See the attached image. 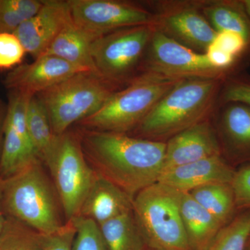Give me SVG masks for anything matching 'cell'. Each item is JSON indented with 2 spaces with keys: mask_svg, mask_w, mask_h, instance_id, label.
Listing matches in <instances>:
<instances>
[{
  "mask_svg": "<svg viewBox=\"0 0 250 250\" xmlns=\"http://www.w3.org/2000/svg\"><path fill=\"white\" fill-rule=\"evenodd\" d=\"M6 109L3 107L0 103V154H1V147H2L3 134H4V126L5 118H6Z\"/></svg>",
  "mask_w": 250,
  "mask_h": 250,
  "instance_id": "836d02e7",
  "label": "cell"
},
{
  "mask_svg": "<svg viewBox=\"0 0 250 250\" xmlns=\"http://www.w3.org/2000/svg\"><path fill=\"white\" fill-rule=\"evenodd\" d=\"M71 222L76 229L72 250H108L99 225L95 221L78 216Z\"/></svg>",
  "mask_w": 250,
  "mask_h": 250,
  "instance_id": "f1b7e54d",
  "label": "cell"
},
{
  "mask_svg": "<svg viewBox=\"0 0 250 250\" xmlns=\"http://www.w3.org/2000/svg\"><path fill=\"white\" fill-rule=\"evenodd\" d=\"M179 81L154 74H140L80 124L85 129L128 134L139 126Z\"/></svg>",
  "mask_w": 250,
  "mask_h": 250,
  "instance_id": "277c9868",
  "label": "cell"
},
{
  "mask_svg": "<svg viewBox=\"0 0 250 250\" xmlns=\"http://www.w3.org/2000/svg\"><path fill=\"white\" fill-rule=\"evenodd\" d=\"M180 195L157 182L134 197L133 213L149 249L190 250L181 218Z\"/></svg>",
  "mask_w": 250,
  "mask_h": 250,
  "instance_id": "8992f818",
  "label": "cell"
},
{
  "mask_svg": "<svg viewBox=\"0 0 250 250\" xmlns=\"http://www.w3.org/2000/svg\"><path fill=\"white\" fill-rule=\"evenodd\" d=\"M213 117L222 154L233 161L250 159V107L229 103L217 107Z\"/></svg>",
  "mask_w": 250,
  "mask_h": 250,
  "instance_id": "2e32d148",
  "label": "cell"
},
{
  "mask_svg": "<svg viewBox=\"0 0 250 250\" xmlns=\"http://www.w3.org/2000/svg\"><path fill=\"white\" fill-rule=\"evenodd\" d=\"M236 170L223 155L212 156L163 172L159 183L179 192L215 183H232Z\"/></svg>",
  "mask_w": 250,
  "mask_h": 250,
  "instance_id": "e0dca14e",
  "label": "cell"
},
{
  "mask_svg": "<svg viewBox=\"0 0 250 250\" xmlns=\"http://www.w3.org/2000/svg\"><path fill=\"white\" fill-rule=\"evenodd\" d=\"M133 200L119 187L98 174L82 204L79 216L90 219L100 225L133 211Z\"/></svg>",
  "mask_w": 250,
  "mask_h": 250,
  "instance_id": "ac0fdd59",
  "label": "cell"
},
{
  "mask_svg": "<svg viewBox=\"0 0 250 250\" xmlns=\"http://www.w3.org/2000/svg\"><path fill=\"white\" fill-rule=\"evenodd\" d=\"M26 122L28 132L41 161H43L52 147L54 134L47 110L36 95L28 104Z\"/></svg>",
  "mask_w": 250,
  "mask_h": 250,
  "instance_id": "cb8c5ba5",
  "label": "cell"
},
{
  "mask_svg": "<svg viewBox=\"0 0 250 250\" xmlns=\"http://www.w3.org/2000/svg\"><path fill=\"white\" fill-rule=\"evenodd\" d=\"M6 108L2 147L0 154V179L9 178L41 161L28 132L26 115L33 95L11 91Z\"/></svg>",
  "mask_w": 250,
  "mask_h": 250,
  "instance_id": "7c38bea8",
  "label": "cell"
},
{
  "mask_svg": "<svg viewBox=\"0 0 250 250\" xmlns=\"http://www.w3.org/2000/svg\"><path fill=\"white\" fill-rule=\"evenodd\" d=\"M117 90L97 74L83 72L36 96L47 110L54 134L61 135L96 113Z\"/></svg>",
  "mask_w": 250,
  "mask_h": 250,
  "instance_id": "5b68a950",
  "label": "cell"
},
{
  "mask_svg": "<svg viewBox=\"0 0 250 250\" xmlns=\"http://www.w3.org/2000/svg\"><path fill=\"white\" fill-rule=\"evenodd\" d=\"M156 25L125 28L97 38L91 55L99 76L118 89L140 75Z\"/></svg>",
  "mask_w": 250,
  "mask_h": 250,
  "instance_id": "ba28073f",
  "label": "cell"
},
{
  "mask_svg": "<svg viewBox=\"0 0 250 250\" xmlns=\"http://www.w3.org/2000/svg\"><path fill=\"white\" fill-rule=\"evenodd\" d=\"M250 236V209L241 210L221 229L206 250H246Z\"/></svg>",
  "mask_w": 250,
  "mask_h": 250,
  "instance_id": "484cf974",
  "label": "cell"
},
{
  "mask_svg": "<svg viewBox=\"0 0 250 250\" xmlns=\"http://www.w3.org/2000/svg\"><path fill=\"white\" fill-rule=\"evenodd\" d=\"M76 229L71 221L66 222L57 232L42 235L45 250H72Z\"/></svg>",
  "mask_w": 250,
  "mask_h": 250,
  "instance_id": "d6a6232c",
  "label": "cell"
},
{
  "mask_svg": "<svg viewBox=\"0 0 250 250\" xmlns=\"http://www.w3.org/2000/svg\"><path fill=\"white\" fill-rule=\"evenodd\" d=\"M225 79L179 81L134 130L135 136L166 143L188 128L212 118Z\"/></svg>",
  "mask_w": 250,
  "mask_h": 250,
  "instance_id": "7a4b0ae2",
  "label": "cell"
},
{
  "mask_svg": "<svg viewBox=\"0 0 250 250\" xmlns=\"http://www.w3.org/2000/svg\"><path fill=\"white\" fill-rule=\"evenodd\" d=\"M97 38L77 27L72 20L42 55L58 57L85 71L97 74L91 55L92 43Z\"/></svg>",
  "mask_w": 250,
  "mask_h": 250,
  "instance_id": "d6986e66",
  "label": "cell"
},
{
  "mask_svg": "<svg viewBox=\"0 0 250 250\" xmlns=\"http://www.w3.org/2000/svg\"><path fill=\"white\" fill-rule=\"evenodd\" d=\"M151 73L170 80L225 79L228 74L215 68L205 54L188 48L156 28L140 74Z\"/></svg>",
  "mask_w": 250,
  "mask_h": 250,
  "instance_id": "9c48e42d",
  "label": "cell"
},
{
  "mask_svg": "<svg viewBox=\"0 0 250 250\" xmlns=\"http://www.w3.org/2000/svg\"><path fill=\"white\" fill-rule=\"evenodd\" d=\"M67 2L72 22L98 38L125 28L157 24L154 10L138 3L118 0H69Z\"/></svg>",
  "mask_w": 250,
  "mask_h": 250,
  "instance_id": "30bf717a",
  "label": "cell"
},
{
  "mask_svg": "<svg viewBox=\"0 0 250 250\" xmlns=\"http://www.w3.org/2000/svg\"><path fill=\"white\" fill-rule=\"evenodd\" d=\"M147 250H156L149 249V248H148V249Z\"/></svg>",
  "mask_w": 250,
  "mask_h": 250,
  "instance_id": "74e56055",
  "label": "cell"
},
{
  "mask_svg": "<svg viewBox=\"0 0 250 250\" xmlns=\"http://www.w3.org/2000/svg\"><path fill=\"white\" fill-rule=\"evenodd\" d=\"M181 218L190 250H206L223 228L189 192H181Z\"/></svg>",
  "mask_w": 250,
  "mask_h": 250,
  "instance_id": "ffe728a7",
  "label": "cell"
},
{
  "mask_svg": "<svg viewBox=\"0 0 250 250\" xmlns=\"http://www.w3.org/2000/svg\"><path fill=\"white\" fill-rule=\"evenodd\" d=\"M200 0L158 1L154 4L156 28L188 48L205 54L218 33L202 14Z\"/></svg>",
  "mask_w": 250,
  "mask_h": 250,
  "instance_id": "8fae6325",
  "label": "cell"
},
{
  "mask_svg": "<svg viewBox=\"0 0 250 250\" xmlns=\"http://www.w3.org/2000/svg\"><path fill=\"white\" fill-rule=\"evenodd\" d=\"M163 172L212 156L223 155L212 118L200 122L166 142Z\"/></svg>",
  "mask_w": 250,
  "mask_h": 250,
  "instance_id": "4fadbf2b",
  "label": "cell"
},
{
  "mask_svg": "<svg viewBox=\"0 0 250 250\" xmlns=\"http://www.w3.org/2000/svg\"><path fill=\"white\" fill-rule=\"evenodd\" d=\"M189 193L223 227L236 216V201L231 183L208 184Z\"/></svg>",
  "mask_w": 250,
  "mask_h": 250,
  "instance_id": "603a6c76",
  "label": "cell"
},
{
  "mask_svg": "<svg viewBox=\"0 0 250 250\" xmlns=\"http://www.w3.org/2000/svg\"><path fill=\"white\" fill-rule=\"evenodd\" d=\"M1 187L5 217L14 218L42 235L56 233L65 225L60 200L42 168V161L1 179Z\"/></svg>",
  "mask_w": 250,
  "mask_h": 250,
  "instance_id": "3957f363",
  "label": "cell"
},
{
  "mask_svg": "<svg viewBox=\"0 0 250 250\" xmlns=\"http://www.w3.org/2000/svg\"><path fill=\"white\" fill-rule=\"evenodd\" d=\"M237 210L250 209V164L235 172L232 181Z\"/></svg>",
  "mask_w": 250,
  "mask_h": 250,
  "instance_id": "1f68e13d",
  "label": "cell"
},
{
  "mask_svg": "<svg viewBox=\"0 0 250 250\" xmlns=\"http://www.w3.org/2000/svg\"><path fill=\"white\" fill-rule=\"evenodd\" d=\"M42 162L48 167L65 223L79 216L81 207L98 174L87 161L79 133L57 135Z\"/></svg>",
  "mask_w": 250,
  "mask_h": 250,
  "instance_id": "52a82bcc",
  "label": "cell"
},
{
  "mask_svg": "<svg viewBox=\"0 0 250 250\" xmlns=\"http://www.w3.org/2000/svg\"><path fill=\"white\" fill-rule=\"evenodd\" d=\"M229 103H243L250 107L249 74L241 70L225 77L219 94L218 106Z\"/></svg>",
  "mask_w": 250,
  "mask_h": 250,
  "instance_id": "83f0119b",
  "label": "cell"
},
{
  "mask_svg": "<svg viewBox=\"0 0 250 250\" xmlns=\"http://www.w3.org/2000/svg\"><path fill=\"white\" fill-rule=\"evenodd\" d=\"M43 5L38 0H0V33H14Z\"/></svg>",
  "mask_w": 250,
  "mask_h": 250,
  "instance_id": "4316f807",
  "label": "cell"
},
{
  "mask_svg": "<svg viewBox=\"0 0 250 250\" xmlns=\"http://www.w3.org/2000/svg\"><path fill=\"white\" fill-rule=\"evenodd\" d=\"M246 250H250V236L249 238V240H248V243H247Z\"/></svg>",
  "mask_w": 250,
  "mask_h": 250,
  "instance_id": "8d00e7d4",
  "label": "cell"
},
{
  "mask_svg": "<svg viewBox=\"0 0 250 250\" xmlns=\"http://www.w3.org/2000/svg\"><path fill=\"white\" fill-rule=\"evenodd\" d=\"M213 44L239 59L245 65L250 63L249 46L241 34L233 31L218 33Z\"/></svg>",
  "mask_w": 250,
  "mask_h": 250,
  "instance_id": "4dcf8cb0",
  "label": "cell"
},
{
  "mask_svg": "<svg viewBox=\"0 0 250 250\" xmlns=\"http://www.w3.org/2000/svg\"><path fill=\"white\" fill-rule=\"evenodd\" d=\"M82 149L94 170L134 198L157 183L162 174L166 143L123 133L84 129Z\"/></svg>",
  "mask_w": 250,
  "mask_h": 250,
  "instance_id": "6da1fadb",
  "label": "cell"
},
{
  "mask_svg": "<svg viewBox=\"0 0 250 250\" xmlns=\"http://www.w3.org/2000/svg\"><path fill=\"white\" fill-rule=\"evenodd\" d=\"M243 2L246 7L247 12L250 17V0H243Z\"/></svg>",
  "mask_w": 250,
  "mask_h": 250,
  "instance_id": "d590c367",
  "label": "cell"
},
{
  "mask_svg": "<svg viewBox=\"0 0 250 250\" xmlns=\"http://www.w3.org/2000/svg\"><path fill=\"white\" fill-rule=\"evenodd\" d=\"M1 179H0V233L2 231L3 228H4L5 220H6V217L3 213L2 207H1Z\"/></svg>",
  "mask_w": 250,
  "mask_h": 250,
  "instance_id": "e575fe53",
  "label": "cell"
},
{
  "mask_svg": "<svg viewBox=\"0 0 250 250\" xmlns=\"http://www.w3.org/2000/svg\"><path fill=\"white\" fill-rule=\"evenodd\" d=\"M67 1L47 0L40 11L15 31L27 53L34 59L45 53L57 35L71 22Z\"/></svg>",
  "mask_w": 250,
  "mask_h": 250,
  "instance_id": "5bb4252c",
  "label": "cell"
},
{
  "mask_svg": "<svg viewBox=\"0 0 250 250\" xmlns=\"http://www.w3.org/2000/svg\"><path fill=\"white\" fill-rule=\"evenodd\" d=\"M200 9L217 33L233 31L246 39L250 52V17L243 0H200Z\"/></svg>",
  "mask_w": 250,
  "mask_h": 250,
  "instance_id": "44dd1931",
  "label": "cell"
},
{
  "mask_svg": "<svg viewBox=\"0 0 250 250\" xmlns=\"http://www.w3.org/2000/svg\"><path fill=\"white\" fill-rule=\"evenodd\" d=\"M83 72L87 71L58 57L42 55L31 63L15 67L5 77L4 83L11 91L36 95Z\"/></svg>",
  "mask_w": 250,
  "mask_h": 250,
  "instance_id": "9a60e30c",
  "label": "cell"
},
{
  "mask_svg": "<svg viewBox=\"0 0 250 250\" xmlns=\"http://www.w3.org/2000/svg\"><path fill=\"white\" fill-rule=\"evenodd\" d=\"M0 250H45L42 234L14 218L6 217L0 233Z\"/></svg>",
  "mask_w": 250,
  "mask_h": 250,
  "instance_id": "d4e9b609",
  "label": "cell"
},
{
  "mask_svg": "<svg viewBox=\"0 0 250 250\" xmlns=\"http://www.w3.org/2000/svg\"><path fill=\"white\" fill-rule=\"evenodd\" d=\"M108 250H147L146 239L133 211L99 225Z\"/></svg>",
  "mask_w": 250,
  "mask_h": 250,
  "instance_id": "7402d4cb",
  "label": "cell"
},
{
  "mask_svg": "<svg viewBox=\"0 0 250 250\" xmlns=\"http://www.w3.org/2000/svg\"><path fill=\"white\" fill-rule=\"evenodd\" d=\"M27 53L14 33H0V70L21 65Z\"/></svg>",
  "mask_w": 250,
  "mask_h": 250,
  "instance_id": "f546056e",
  "label": "cell"
}]
</instances>
